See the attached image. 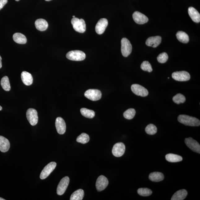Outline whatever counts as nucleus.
Segmentation results:
<instances>
[{
	"label": "nucleus",
	"mask_w": 200,
	"mask_h": 200,
	"mask_svg": "<svg viewBox=\"0 0 200 200\" xmlns=\"http://www.w3.org/2000/svg\"><path fill=\"white\" fill-rule=\"evenodd\" d=\"M55 126L58 133L62 135L65 133L66 130V124L65 121L61 117L56 119Z\"/></svg>",
	"instance_id": "16"
},
{
	"label": "nucleus",
	"mask_w": 200,
	"mask_h": 200,
	"mask_svg": "<svg viewBox=\"0 0 200 200\" xmlns=\"http://www.w3.org/2000/svg\"><path fill=\"white\" fill-rule=\"evenodd\" d=\"M45 1H52V0H45Z\"/></svg>",
	"instance_id": "41"
},
{
	"label": "nucleus",
	"mask_w": 200,
	"mask_h": 200,
	"mask_svg": "<svg viewBox=\"0 0 200 200\" xmlns=\"http://www.w3.org/2000/svg\"><path fill=\"white\" fill-rule=\"evenodd\" d=\"M121 52L123 56L127 57L131 53L132 46L131 42L127 38H122L121 40Z\"/></svg>",
	"instance_id": "4"
},
{
	"label": "nucleus",
	"mask_w": 200,
	"mask_h": 200,
	"mask_svg": "<svg viewBox=\"0 0 200 200\" xmlns=\"http://www.w3.org/2000/svg\"><path fill=\"white\" fill-rule=\"evenodd\" d=\"M176 37L178 40L181 42L186 43L189 41V37L188 34L184 32L180 31L177 32Z\"/></svg>",
	"instance_id": "25"
},
{
	"label": "nucleus",
	"mask_w": 200,
	"mask_h": 200,
	"mask_svg": "<svg viewBox=\"0 0 200 200\" xmlns=\"http://www.w3.org/2000/svg\"><path fill=\"white\" fill-rule=\"evenodd\" d=\"M141 67L142 70L148 71L149 72H151L153 70L152 66L148 61L143 62L141 64Z\"/></svg>",
	"instance_id": "35"
},
{
	"label": "nucleus",
	"mask_w": 200,
	"mask_h": 200,
	"mask_svg": "<svg viewBox=\"0 0 200 200\" xmlns=\"http://www.w3.org/2000/svg\"><path fill=\"white\" fill-rule=\"evenodd\" d=\"M56 166V162H52L45 166L40 174V177L41 180H44L47 178L55 169Z\"/></svg>",
	"instance_id": "7"
},
{
	"label": "nucleus",
	"mask_w": 200,
	"mask_h": 200,
	"mask_svg": "<svg viewBox=\"0 0 200 200\" xmlns=\"http://www.w3.org/2000/svg\"><path fill=\"white\" fill-rule=\"evenodd\" d=\"M73 18H75V16H73Z\"/></svg>",
	"instance_id": "43"
},
{
	"label": "nucleus",
	"mask_w": 200,
	"mask_h": 200,
	"mask_svg": "<svg viewBox=\"0 0 200 200\" xmlns=\"http://www.w3.org/2000/svg\"><path fill=\"white\" fill-rule=\"evenodd\" d=\"M68 59L73 61H80L84 60L86 58V54L82 51L75 50L71 51L66 55Z\"/></svg>",
	"instance_id": "2"
},
{
	"label": "nucleus",
	"mask_w": 200,
	"mask_h": 200,
	"mask_svg": "<svg viewBox=\"0 0 200 200\" xmlns=\"http://www.w3.org/2000/svg\"><path fill=\"white\" fill-rule=\"evenodd\" d=\"M80 112L82 116L86 118L92 119L95 116V113L94 111L85 108L81 109Z\"/></svg>",
	"instance_id": "29"
},
{
	"label": "nucleus",
	"mask_w": 200,
	"mask_h": 200,
	"mask_svg": "<svg viewBox=\"0 0 200 200\" xmlns=\"http://www.w3.org/2000/svg\"><path fill=\"white\" fill-rule=\"evenodd\" d=\"M84 196V192L82 189L77 190L72 194L71 200H82Z\"/></svg>",
	"instance_id": "27"
},
{
	"label": "nucleus",
	"mask_w": 200,
	"mask_h": 200,
	"mask_svg": "<svg viewBox=\"0 0 200 200\" xmlns=\"http://www.w3.org/2000/svg\"><path fill=\"white\" fill-rule=\"evenodd\" d=\"M13 38L15 42L19 44H24L27 42V39L24 35L20 33H15Z\"/></svg>",
	"instance_id": "24"
},
{
	"label": "nucleus",
	"mask_w": 200,
	"mask_h": 200,
	"mask_svg": "<svg viewBox=\"0 0 200 200\" xmlns=\"http://www.w3.org/2000/svg\"><path fill=\"white\" fill-rule=\"evenodd\" d=\"M131 90L133 93L137 96L141 97H145L148 96L149 92L146 89L139 84H135L132 85Z\"/></svg>",
	"instance_id": "8"
},
{
	"label": "nucleus",
	"mask_w": 200,
	"mask_h": 200,
	"mask_svg": "<svg viewBox=\"0 0 200 200\" xmlns=\"http://www.w3.org/2000/svg\"><path fill=\"white\" fill-rule=\"evenodd\" d=\"M26 117L30 124L32 126H35L38 122V117L37 112L34 109L29 108L26 112Z\"/></svg>",
	"instance_id": "5"
},
{
	"label": "nucleus",
	"mask_w": 200,
	"mask_h": 200,
	"mask_svg": "<svg viewBox=\"0 0 200 200\" xmlns=\"http://www.w3.org/2000/svg\"><path fill=\"white\" fill-rule=\"evenodd\" d=\"M133 18L134 21L138 24H143L148 21V17L141 13L136 11L133 14Z\"/></svg>",
	"instance_id": "15"
},
{
	"label": "nucleus",
	"mask_w": 200,
	"mask_h": 200,
	"mask_svg": "<svg viewBox=\"0 0 200 200\" xmlns=\"http://www.w3.org/2000/svg\"><path fill=\"white\" fill-rule=\"evenodd\" d=\"M21 77L23 82L26 86H30L33 84V77L29 72L23 71L21 73Z\"/></svg>",
	"instance_id": "18"
},
{
	"label": "nucleus",
	"mask_w": 200,
	"mask_h": 200,
	"mask_svg": "<svg viewBox=\"0 0 200 200\" xmlns=\"http://www.w3.org/2000/svg\"><path fill=\"white\" fill-rule=\"evenodd\" d=\"M136 114V111L134 109L130 108L128 109L124 113V118L128 120H131L134 118Z\"/></svg>",
	"instance_id": "33"
},
{
	"label": "nucleus",
	"mask_w": 200,
	"mask_h": 200,
	"mask_svg": "<svg viewBox=\"0 0 200 200\" xmlns=\"http://www.w3.org/2000/svg\"><path fill=\"white\" fill-rule=\"evenodd\" d=\"M108 25V21L106 19H100L96 24L95 31L98 34L101 35L105 32Z\"/></svg>",
	"instance_id": "14"
},
{
	"label": "nucleus",
	"mask_w": 200,
	"mask_h": 200,
	"mask_svg": "<svg viewBox=\"0 0 200 200\" xmlns=\"http://www.w3.org/2000/svg\"><path fill=\"white\" fill-rule=\"evenodd\" d=\"M178 120L180 123L186 126H198L200 125V120L197 118L185 115H179Z\"/></svg>",
	"instance_id": "1"
},
{
	"label": "nucleus",
	"mask_w": 200,
	"mask_h": 200,
	"mask_svg": "<svg viewBox=\"0 0 200 200\" xmlns=\"http://www.w3.org/2000/svg\"><path fill=\"white\" fill-rule=\"evenodd\" d=\"M167 161L170 162H177L182 160V156L173 154H167L165 156Z\"/></svg>",
	"instance_id": "26"
},
{
	"label": "nucleus",
	"mask_w": 200,
	"mask_h": 200,
	"mask_svg": "<svg viewBox=\"0 0 200 200\" xmlns=\"http://www.w3.org/2000/svg\"><path fill=\"white\" fill-rule=\"evenodd\" d=\"M185 142L187 146L193 151L200 154V145L197 141L190 137L186 138Z\"/></svg>",
	"instance_id": "11"
},
{
	"label": "nucleus",
	"mask_w": 200,
	"mask_h": 200,
	"mask_svg": "<svg viewBox=\"0 0 200 200\" xmlns=\"http://www.w3.org/2000/svg\"><path fill=\"white\" fill-rule=\"evenodd\" d=\"M162 38L160 36L150 37L147 39L146 44L148 46L156 48L160 44Z\"/></svg>",
	"instance_id": "17"
},
{
	"label": "nucleus",
	"mask_w": 200,
	"mask_h": 200,
	"mask_svg": "<svg viewBox=\"0 0 200 200\" xmlns=\"http://www.w3.org/2000/svg\"><path fill=\"white\" fill-rule=\"evenodd\" d=\"M137 193L139 195L143 197H148L151 195L152 193V190L147 188H141L137 190Z\"/></svg>",
	"instance_id": "32"
},
{
	"label": "nucleus",
	"mask_w": 200,
	"mask_h": 200,
	"mask_svg": "<svg viewBox=\"0 0 200 200\" xmlns=\"http://www.w3.org/2000/svg\"><path fill=\"white\" fill-rule=\"evenodd\" d=\"M73 29L78 33H83L86 31V25L85 20L81 19L76 18H73L71 20Z\"/></svg>",
	"instance_id": "3"
},
{
	"label": "nucleus",
	"mask_w": 200,
	"mask_h": 200,
	"mask_svg": "<svg viewBox=\"0 0 200 200\" xmlns=\"http://www.w3.org/2000/svg\"><path fill=\"white\" fill-rule=\"evenodd\" d=\"M168 59V56L166 52L162 53L158 56L157 60L160 63H165Z\"/></svg>",
	"instance_id": "36"
},
{
	"label": "nucleus",
	"mask_w": 200,
	"mask_h": 200,
	"mask_svg": "<svg viewBox=\"0 0 200 200\" xmlns=\"http://www.w3.org/2000/svg\"><path fill=\"white\" fill-rule=\"evenodd\" d=\"M188 195L187 191L185 189H181L178 190L174 194L172 197L171 200H184Z\"/></svg>",
	"instance_id": "22"
},
{
	"label": "nucleus",
	"mask_w": 200,
	"mask_h": 200,
	"mask_svg": "<svg viewBox=\"0 0 200 200\" xmlns=\"http://www.w3.org/2000/svg\"><path fill=\"white\" fill-rule=\"evenodd\" d=\"M188 14L193 22L199 23L200 22V15L199 13L193 7H190L188 8Z\"/></svg>",
	"instance_id": "19"
},
{
	"label": "nucleus",
	"mask_w": 200,
	"mask_h": 200,
	"mask_svg": "<svg viewBox=\"0 0 200 200\" xmlns=\"http://www.w3.org/2000/svg\"><path fill=\"white\" fill-rule=\"evenodd\" d=\"M173 101L175 103L179 104L184 103L186 101V98L182 94L178 93L173 98Z\"/></svg>",
	"instance_id": "34"
},
{
	"label": "nucleus",
	"mask_w": 200,
	"mask_h": 200,
	"mask_svg": "<svg viewBox=\"0 0 200 200\" xmlns=\"http://www.w3.org/2000/svg\"><path fill=\"white\" fill-rule=\"evenodd\" d=\"M125 146L124 143L119 142L115 144L112 150V153L114 156L116 157L122 156L125 152Z\"/></svg>",
	"instance_id": "12"
},
{
	"label": "nucleus",
	"mask_w": 200,
	"mask_h": 200,
	"mask_svg": "<svg viewBox=\"0 0 200 200\" xmlns=\"http://www.w3.org/2000/svg\"><path fill=\"white\" fill-rule=\"evenodd\" d=\"M1 85L3 89L6 91H9L11 90V87L8 77L5 76L1 79Z\"/></svg>",
	"instance_id": "28"
},
{
	"label": "nucleus",
	"mask_w": 200,
	"mask_h": 200,
	"mask_svg": "<svg viewBox=\"0 0 200 200\" xmlns=\"http://www.w3.org/2000/svg\"><path fill=\"white\" fill-rule=\"evenodd\" d=\"M2 109V107L0 106V111H1Z\"/></svg>",
	"instance_id": "40"
},
{
	"label": "nucleus",
	"mask_w": 200,
	"mask_h": 200,
	"mask_svg": "<svg viewBox=\"0 0 200 200\" xmlns=\"http://www.w3.org/2000/svg\"><path fill=\"white\" fill-rule=\"evenodd\" d=\"M89 137L86 133H83L79 136L76 139V141L79 143L85 144L89 141Z\"/></svg>",
	"instance_id": "30"
},
{
	"label": "nucleus",
	"mask_w": 200,
	"mask_h": 200,
	"mask_svg": "<svg viewBox=\"0 0 200 200\" xmlns=\"http://www.w3.org/2000/svg\"><path fill=\"white\" fill-rule=\"evenodd\" d=\"M2 67V58L1 57V56H0V69Z\"/></svg>",
	"instance_id": "38"
},
{
	"label": "nucleus",
	"mask_w": 200,
	"mask_h": 200,
	"mask_svg": "<svg viewBox=\"0 0 200 200\" xmlns=\"http://www.w3.org/2000/svg\"><path fill=\"white\" fill-rule=\"evenodd\" d=\"M35 27L39 31H43L48 28V24L46 21L42 19H39L35 22Z\"/></svg>",
	"instance_id": "21"
},
{
	"label": "nucleus",
	"mask_w": 200,
	"mask_h": 200,
	"mask_svg": "<svg viewBox=\"0 0 200 200\" xmlns=\"http://www.w3.org/2000/svg\"><path fill=\"white\" fill-rule=\"evenodd\" d=\"M15 1H20V0H15Z\"/></svg>",
	"instance_id": "42"
},
{
	"label": "nucleus",
	"mask_w": 200,
	"mask_h": 200,
	"mask_svg": "<svg viewBox=\"0 0 200 200\" xmlns=\"http://www.w3.org/2000/svg\"><path fill=\"white\" fill-rule=\"evenodd\" d=\"M7 2V0H0V10Z\"/></svg>",
	"instance_id": "37"
},
{
	"label": "nucleus",
	"mask_w": 200,
	"mask_h": 200,
	"mask_svg": "<svg viewBox=\"0 0 200 200\" xmlns=\"http://www.w3.org/2000/svg\"><path fill=\"white\" fill-rule=\"evenodd\" d=\"M69 183V178L68 176L64 177L60 181L58 186L57 193L58 195H62L65 193Z\"/></svg>",
	"instance_id": "10"
},
{
	"label": "nucleus",
	"mask_w": 200,
	"mask_h": 200,
	"mask_svg": "<svg viewBox=\"0 0 200 200\" xmlns=\"http://www.w3.org/2000/svg\"><path fill=\"white\" fill-rule=\"evenodd\" d=\"M149 178L153 182H159L164 180V176L161 172H154L150 173Z\"/></svg>",
	"instance_id": "23"
},
{
	"label": "nucleus",
	"mask_w": 200,
	"mask_h": 200,
	"mask_svg": "<svg viewBox=\"0 0 200 200\" xmlns=\"http://www.w3.org/2000/svg\"><path fill=\"white\" fill-rule=\"evenodd\" d=\"M10 142L8 139L4 137L0 136V151L6 152L10 148Z\"/></svg>",
	"instance_id": "20"
},
{
	"label": "nucleus",
	"mask_w": 200,
	"mask_h": 200,
	"mask_svg": "<svg viewBox=\"0 0 200 200\" xmlns=\"http://www.w3.org/2000/svg\"><path fill=\"white\" fill-rule=\"evenodd\" d=\"M85 96L92 101H97L101 99L102 93L99 90L90 89L85 92Z\"/></svg>",
	"instance_id": "6"
},
{
	"label": "nucleus",
	"mask_w": 200,
	"mask_h": 200,
	"mask_svg": "<svg viewBox=\"0 0 200 200\" xmlns=\"http://www.w3.org/2000/svg\"><path fill=\"white\" fill-rule=\"evenodd\" d=\"M108 180L106 177L103 175L99 176L96 184V188L98 191L100 192L104 190L108 185Z\"/></svg>",
	"instance_id": "13"
},
{
	"label": "nucleus",
	"mask_w": 200,
	"mask_h": 200,
	"mask_svg": "<svg viewBox=\"0 0 200 200\" xmlns=\"http://www.w3.org/2000/svg\"><path fill=\"white\" fill-rule=\"evenodd\" d=\"M145 130L148 134L154 135L157 133V128L154 124H150L146 126Z\"/></svg>",
	"instance_id": "31"
},
{
	"label": "nucleus",
	"mask_w": 200,
	"mask_h": 200,
	"mask_svg": "<svg viewBox=\"0 0 200 200\" xmlns=\"http://www.w3.org/2000/svg\"><path fill=\"white\" fill-rule=\"evenodd\" d=\"M167 78L168 79H169V77H168Z\"/></svg>",
	"instance_id": "44"
},
{
	"label": "nucleus",
	"mask_w": 200,
	"mask_h": 200,
	"mask_svg": "<svg viewBox=\"0 0 200 200\" xmlns=\"http://www.w3.org/2000/svg\"><path fill=\"white\" fill-rule=\"evenodd\" d=\"M0 200H5V199H4L0 197Z\"/></svg>",
	"instance_id": "39"
},
{
	"label": "nucleus",
	"mask_w": 200,
	"mask_h": 200,
	"mask_svg": "<svg viewBox=\"0 0 200 200\" xmlns=\"http://www.w3.org/2000/svg\"><path fill=\"white\" fill-rule=\"evenodd\" d=\"M172 76L174 80L181 81V82L188 81L189 80L190 78L189 73L185 71L176 72H173Z\"/></svg>",
	"instance_id": "9"
}]
</instances>
